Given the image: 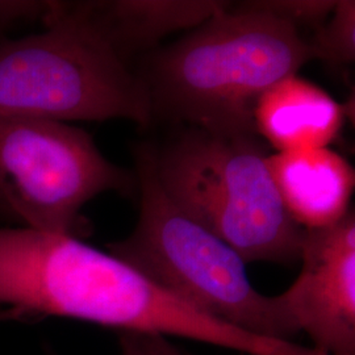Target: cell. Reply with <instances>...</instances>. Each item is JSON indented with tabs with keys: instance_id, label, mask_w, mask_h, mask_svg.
Returning a JSON list of instances; mask_svg holds the SVG:
<instances>
[{
	"instance_id": "1",
	"label": "cell",
	"mask_w": 355,
	"mask_h": 355,
	"mask_svg": "<svg viewBox=\"0 0 355 355\" xmlns=\"http://www.w3.org/2000/svg\"><path fill=\"white\" fill-rule=\"evenodd\" d=\"M0 305L119 333L177 337L248 355H302L187 304L111 253L67 234L0 225Z\"/></svg>"
},
{
	"instance_id": "2",
	"label": "cell",
	"mask_w": 355,
	"mask_h": 355,
	"mask_svg": "<svg viewBox=\"0 0 355 355\" xmlns=\"http://www.w3.org/2000/svg\"><path fill=\"white\" fill-rule=\"evenodd\" d=\"M315 60L306 38L249 1L236 3L154 51L137 71L164 117L216 135H257L259 96Z\"/></svg>"
},
{
	"instance_id": "3",
	"label": "cell",
	"mask_w": 355,
	"mask_h": 355,
	"mask_svg": "<svg viewBox=\"0 0 355 355\" xmlns=\"http://www.w3.org/2000/svg\"><path fill=\"white\" fill-rule=\"evenodd\" d=\"M136 164L139 220L124 240L108 243V252L212 318L259 337L295 343L299 331L280 295L257 291L241 255L166 195L148 149H139Z\"/></svg>"
},
{
	"instance_id": "4",
	"label": "cell",
	"mask_w": 355,
	"mask_h": 355,
	"mask_svg": "<svg viewBox=\"0 0 355 355\" xmlns=\"http://www.w3.org/2000/svg\"><path fill=\"white\" fill-rule=\"evenodd\" d=\"M149 155L166 195L246 263L300 259L304 229L282 203L257 135L192 128L158 152L149 149Z\"/></svg>"
},
{
	"instance_id": "5",
	"label": "cell",
	"mask_w": 355,
	"mask_h": 355,
	"mask_svg": "<svg viewBox=\"0 0 355 355\" xmlns=\"http://www.w3.org/2000/svg\"><path fill=\"white\" fill-rule=\"evenodd\" d=\"M42 26L38 33L0 40V117L152 123L137 71L67 16L60 1H49Z\"/></svg>"
},
{
	"instance_id": "6",
	"label": "cell",
	"mask_w": 355,
	"mask_h": 355,
	"mask_svg": "<svg viewBox=\"0 0 355 355\" xmlns=\"http://www.w3.org/2000/svg\"><path fill=\"white\" fill-rule=\"evenodd\" d=\"M136 184L133 173L108 161L82 128L0 117V196L26 227L79 239L89 200L108 191L132 195Z\"/></svg>"
},
{
	"instance_id": "7",
	"label": "cell",
	"mask_w": 355,
	"mask_h": 355,
	"mask_svg": "<svg viewBox=\"0 0 355 355\" xmlns=\"http://www.w3.org/2000/svg\"><path fill=\"white\" fill-rule=\"evenodd\" d=\"M302 270L280 293L296 330L324 355H355V216L304 229Z\"/></svg>"
},
{
	"instance_id": "8",
	"label": "cell",
	"mask_w": 355,
	"mask_h": 355,
	"mask_svg": "<svg viewBox=\"0 0 355 355\" xmlns=\"http://www.w3.org/2000/svg\"><path fill=\"white\" fill-rule=\"evenodd\" d=\"M216 0H89L60 1L61 10L129 64V60L158 48L164 38L189 32L223 11Z\"/></svg>"
},
{
	"instance_id": "9",
	"label": "cell",
	"mask_w": 355,
	"mask_h": 355,
	"mask_svg": "<svg viewBox=\"0 0 355 355\" xmlns=\"http://www.w3.org/2000/svg\"><path fill=\"white\" fill-rule=\"evenodd\" d=\"M267 166L280 200L303 229H322L350 212L355 187L354 167L329 148L279 152Z\"/></svg>"
},
{
	"instance_id": "10",
	"label": "cell",
	"mask_w": 355,
	"mask_h": 355,
	"mask_svg": "<svg viewBox=\"0 0 355 355\" xmlns=\"http://www.w3.org/2000/svg\"><path fill=\"white\" fill-rule=\"evenodd\" d=\"M345 114L325 89L293 74L259 96L254 127L278 153L311 150L328 148L338 137Z\"/></svg>"
},
{
	"instance_id": "11",
	"label": "cell",
	"mask_w": 355,
	"mask_h": 355,
	"mask_svg": "<svg viewBox=\"0 0 355 355\" xmlns=\"http://www.w3.org/2000/svg\"><path fill=\"white\" fill-rule=\"evenodd\" d=\"M306 42L315 60L336 66L354 62L355 1L337 0L327 21L313 31Z\"/></svg>"
},
{
	"instance_id": "12",
	"label": "cell",
	"mask_w": 355,
	"mask_h": 355,
	"mask_svg": "<svg viewBox=\"0 0 355 355\" xmlns=\"http://www.w3.org/2000/svg\"><path fill=\"white\" fill-rule=\"evenodd\" d=\"M249 3L257 10L288 21L299 31L302 26L315 31L327 21L337 0H253Z\"/></svg>"
},
{
	"instance_id": "13",
	"label": "cell",
	"mask_w": 355,
	"mask_h": 355,
	"mask_svg": "<svg viewBox=\"0 0 355 355\" xmlns=\"http://www.w3.org/2000/svg\"><path fill=\"white\" fill-rule=\"evenodd\" d=\"M120 355H186L168 338L146 334L120 333Z\"/></svg>"
},
{
	"instance_id": "14",
	"label": "cell",
	"mask_w": 355,
	"mask_h": 355,
	"mask_svg": "<svg viewBox=\"0 0 355 355\" xmlns=\"http://www.w3.org/2000/svg\"><path fill=\"white\" fill-rule=\"evenodd\" d=\"M49 10V1H10L0 0V24L4 29L10 26L26 23L41 21Z\"/></svg>"
},
{
	"instance_id": "15",
	"label": "cell",
	"mask_w": 355,
	"mask_h": 355,
	"mask_svg": "<svg viewBox=\"0 0 355 355\" xmlns=\"http://www.w3.org/2000/svg\"><path fill=\"white\" fill-rule=\"evenodd\" d=\"M4 224H21V221L13 212L12 208L8 205V203L3 198H0V225H4Z\"/></svg>"
},
{
	"instance_id": "16",
	"label": "cell",
	"mask_w": 355,
	"mask_h": 355,
	"mask_svg": "<svg viewBox=\"0 0 355 355\" xmlns=\"http://www.w3.org/2000/svg\"><path fill=\"white\" fill-rule=\"evenodd\" d=\"M26 320L28 318L26 315L16 308H0V324L1 322H15V321L23 322Z\"/></svg>"
},
{
	"instance_id": "17",
	"label": "cell",
	"mask_w": 355,
	"mask_h": 355,
	"mask_svg": "<svg viewBox=\"0 0 355 355\" xmlns=\"http://www.w3.org/2000/svg\"><path fill=\"white\" fill-rule=\"evenodd\" d=\"M4 32H6V29L0 24V40H3V38L6 37V36H4Z\"/></svg>"
},
{
	"instance_id": "18",
	"label": "cell",
	"mask_w": 355,
	"mask_h": 355,
	"mask_svg": "<svg viewBox=\"0 0 355 355\" xmlns=\"http://www.w3.org/2000/svg\"><path fill=\"white\" fill-rule=\"evenodd\" d=\"M0 198H1V196H0Z\"/></svg>"
}]
</instances>
